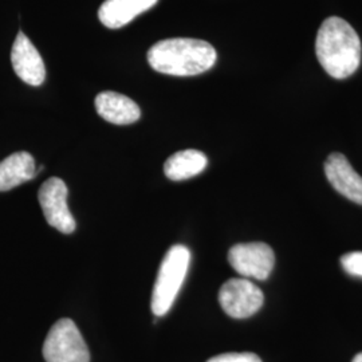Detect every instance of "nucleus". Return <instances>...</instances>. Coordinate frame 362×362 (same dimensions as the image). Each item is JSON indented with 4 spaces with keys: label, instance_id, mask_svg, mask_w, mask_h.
Instances as JSON below:
<instances>
[{
    "label": "nucleus",
    "instance_id": "f257e3e1",
    "mask_svg": "<svg viewBox=\"0 0 362 362\" xmlns=\"http://www.w3.org/2000/svg\"><path fill=\"white\" fill-rule=\"evenodd\" d=\"M361 40L346 21L332 16L320 27L315 52L330 77L345 79L353 76L361 64Z\"/></svg>",
    "mask_w": 362,
    "mask_h": 362
},
{
    "label": "nucleus",
    "instance_id": "9d476101",
    "mask_svg": "<svg viewBox=\"0 0 362 362\" xmlns=\"http://www.w3.org/2000/svg\"><path fill=\"white\" fill-rule=\"evenodd\" d=\"M97 113L115 125H130L141 116L140 107L129 97L115 91H104L95 97Z\"/></svg>",
    "mask_w": 362,
    "mask_h": 362
},
{
    "label": "nucleus",
    "instance_id": "7ed1b4c3",
    "mask_svg": "<svg viewBox=\"0 0 362 362\" xmlns=\"http://www.w3.org/2000/svg\"><path fill=\"white\" fill-rule=\"evenodd\" d=\"M191 262V252L185 246L169 248L156 278L152 294V311L157 317L165 315L180 291Z\"/></svg>",
    "mask_w": 362,
    "mask_h": 362
},
{
    "label": "nucleus",
    "instance_id": "1a4fd4ad",
    "mask_svg": "<svg viewBox=\"0 0 362 362\" xmlns=\"http://www.w3.org/2000/svg\"><path fill=\"white\" fill-rule=\"evenodd\" d=\"M325 175L338 194L362 206V177L342 153H332L325 161Z\"/></svg>",
    "mask_w": 362,
    "mask_h": 362
},
{
    "label": "nucleus",
    "instance_id": "4468645a",
    "mask_svg": "<svg viewBox=\"0 0 362 362\" xmlns=\"http://www.w3.org/2000/svg\"><path fill=\"white\" fill-rule=\"evenodd\" d=\"M341 264L344 270L353 275V276H361L362 278V252L354 251L344 255L341 258Z\"/></svg>",
    "mask_w": 362,
    "mask_h": 362
},
{
    "label": "nucleus",
    "instance_id": "6e6552de",
    "mask_svg": "<svg viewBox=\"0 0 362 362\" xmlns=\"http://www.w3.org/2000/svg\"><path fill=\"white\" fill-rule=\"evenodd\" d=\"M13 71L30 86H39L46 78V67L35 46L23 33H19L11 50Z\"/></svg>",
    "mask_w": 362,
    "mask_h": 362
},
{
    "label": "nucleus",
    "instance_id": "39448f33",
    "mask_svg": "<svg viewBox=\"0 0 362 362\" xmlns=\"http://www.w3.org/2000/svg\"><path fill=\"white\" fill-rule=\"evenodd\" d=\"M219 302L230 317L242 320L254 315L263 306L264 296L246 278H233L220 287Z\"/></svg>",
    "mask_w": 362,
    "mask_h": 362
},
{
    "label": "nucleus",
    "instance_id": "20e7f679",
    "mask_svg": "<svg viewBox=\"0 0 362 362\" xmlns=\"http://www.w3.org/2000/svg\"><path fill=\"white\" fill-rule=\"evenodd\" d=\"M46 362H89L90 353L76 324L64 318L52 325L43 344Z\"/></svg>",
    "mask_w": 362,
    "mask_h": 362
},
{
    "label": "nucleus",
    "instance_id": "dca6fc26",
    "mask_svg": "<svg viewBox=\"0 0 362 362\" xmlns=\"http://www.w3.org/2000/svg\"><path fill=\"white\" fill-rule=\"evenodd\" d=\"M351 362H362V353L357 354V356L354 357V360H353Z\"/></svg>",
    "mask_w": 362,
    "mask_h": 362
},
{
    "label": "nucleus",
    "instance_id": "2eb2a0df",
    "mask_svg": "<svg viewBox=\"0 0 362 362\" xmlns=\"http://www.w3.org/2000/svg\"><path fill=\"white\" fill-rule=\"evenodd\" d=\"M207 362H262L254 353H226L212 357Z\"/></svg>",
    "mask_w": 362,
    "mask_h": 362
},
{
    "label": "nucleus",
    "instance_id": "f8f14e48",
    "mask_svg": "<svg viewBox=\"0 0 362 362\" xmlns=\"http://www.w3.org/2000/svg\"><path fill=\"white\" fill-rule=\"evenodd\" d=\"M38 170L35 160L28 152H16L0 161V192L10 191L33 180Z\"/></svg>",
    "mask_w": 362,
    "mask_h": 362
},
{
    "label": "nucleus",
    "instance_id": "423d86ee",
    "mask_svg": "<svg viewBox=\"0 0 362 362\" xmlns=\"http://www.w3.org/2000/svg\"><path fill=\"white\" fill-rule=\"evenodd\" d=\"M228 262L243 278L264 281L274 269L275 255L272 247L266 243H240L230 250Z\"/></svg>",
    "mask_w": 362,
    "mask_h": 362
},
{
    "label": "nucleus",
    "instance_id": "ddd939ff",
    "mask_svg": "<svg viewBox=\"0 0 362 362\" xmlns=\"http://www.w3.org/2000/svg\"><path fill=\"white\" fill-rule=\"evenodd\" d=\"M207 164V156L203 152L187 149L170 156L164 164V172L169 180H188L200 175Z\"/></svg>",
    "mask_w": 362,
    "mask_h": 362
},
{
    "label": "nucleus",
    "instance_id": "0eeeda50",
    "mask_svg": "<svg viewBox=\"0 0 362 362\" xmlns=\"http://www.w3.org/2000/svg\"><path fill=\"white\" fill-rule=\"evenodd\" d=\"M67 187L59 177L45 181L39 189L38 199L46 221L62 233H73L76 220L67 207Z\"/></svg>",
    "mask_w": 362,
    "mask_h": 362
},
{
    "label": "nucleus",
    "instance_id": "9b49d317",
    "mask_svg": "<svg viewBox=\"0 0 362 362\" xmlns=\"http://www.w3.org/2000/svg\"><path fill=\"white\" fill-rule=\"evenodd\" d=\"M158 0H106L100 7L98 18L107 28L127 26L136 16L152 8Z\"/></svg>",
    "mask_w": 362,
    "mask_h": 362
},
{
    "label": "nucleus",
    "instance_id": "f03ea898",
    "mask_svg": "<svg viewBox=\"0 0 362 362\" xmlns=\"http://www.w3.org/2000/svg\"><path fill=\"white\" fill-rule=\"evenodd\" d=\"M216 50L202 39L173 38L157 42L148 52V62L161 74L194 77L216 62Z\"/></svg>",
    "mask_w": 362,
    "mask_h": 362
}]
</instances>
